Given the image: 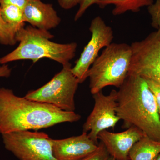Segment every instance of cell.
Returning a JSON list of instances; mask_svg holds the SVG:
<instances>
[{
	"label": "cell",
	"mask_w": 160,
	"mask_h": 160,
	"mask_svg": "<svg viewBox=\"0 0 160 160\" xmlns=\"http://www.w3.org/2000/svg\"><path fill=\"white\" fill-rule=\"evenodd\" d=\"M75 111H66L53 105L20 97L12 90L0 89V133L37 130L81 119Z\"/></svg>",
	"instance_id": "1"
},
{
	"label": "cell",
	"mask_w": 160,
	"mask_h": 160,
	"mask_svg": "<svg viewBox=\"0 0 160 160\" xmlns=\"http://www.w3.org/2000/svg\"><path fill=\"white\" fill-rule=\"evenodd\" d=\"M117 94V114L126 127H136L160 142V117L156 99L146 80L128 75Z\"/></svg>",
	"instance_id": "2"
},
{
	"label": "cell",
	"mask_w": 160,
	"mask_h": 160,
	"mask_svg": "<svg viewBox=\"0 0 160 160\" xmlns=\"http://www.w3.org/2000/svg\"><path fill=\"white\" fill-rule=\"evenodd\" d=\"M54 37L47 30L32 26L23 27L18 30L16 38L19 42L16 49L0 58V64L30 60L33 63L47 58L64 65L74 57L78 45L76 43L59 44L52 42Z\"/></svg>",
	"instance_id": "3"
},
{
	"label": "cell",
	"mask_w": 160,
	"mask_h": 160,
	"mask_svg": "<svg viewBox=\"0 0 160 160\" xmlns=\"http://www.w3.org/2000/svg\"><path fill=\"white\" fill-rule=\"evenodd\" d=\"M131 57V46L126 43H112L104 48L88 71L92 94L108 86L119 88L128 76Z\"/></svg>",
	"instance_id": "4"
},
{
	"label": "cell",
	"mask_w": 160,
	"mask_h": 160,
	"mask_svg": "<svg viewBox=\"0 0 160 160\" xmlns=\"http://www.w3.org/2000/svg\"><path fill=\"white\" fill-rule=\"evenodd\" d=\"M72 68L70 62L63 65L62 70L48 83L36 90L29 92L24 97L53 105L64 111H75V94L79 83Z\"/></svg>",
	"instance_id": "5"
},
{
	"label": "cell",
	"mask_w": 160,
	"mask_h": 160,
	"mask_svg": "<svg viewBox=\"0 0 160 160\" xmlns=\"http://www.w3.org/2000/svg\"><path fill=\"white\" fill-rule=\"evenodd\" d=\"M6 149L20 160H58L52 139L42 132L22 131L2 135Z\"/></svg>",
	"instance_id": "6"
},
{
	"label": "cell",
	"mask_w": 160,
	"mask_h": 160,
	"mask_svg": "<svg viewBox=\"0 0 160 160\" xmlns=\"http://www.w3.org/2000/svg\"><path fill=\"white\" fill-rule=\"evenodd\" d=\"M128 75L139 76L160 85V28L133 42Z\"/></svg>",
	"instance_id": "7"
},
{
	"label": "cell",
	"mask_w": 160,
	"mask_h": 160,
	"mask_svg": "<svg viewBox=\"0 0 160 160\" xmlns=\"http://www.w3.org/2000/svg\"><path fill=\"white\" fill-rule=\"evenodd\" d=\"M89 29L91 39L72 68V73L79 83H83L88 78L89 68L98 57L100 50L110 45L114 38L111 27L107 26L101 17L92 19Z\"/></svg>",
	"instance_id": "8"
},
{
	"label": "cell",
	"mask_w": 160,
	"mask_h": 160,
	"mask_svg": "<svg viewBox=\"0 0 160 160\" xmlns=\"http://www.w3.org/2000/svg\"><path fill=\"white\" fill-rule=\"evenodd\" d=\"M118 91L112 89L109 94L102 91L93 94L94 106L83 126V132H88L89 138L98 143V135L103 130L114 128L120 118L117 114Z\"/></svg>",
	"instance_id": "9"
},
{
	"label": "cell",
	"mask_w": 160,
	"mask_h": 160,
	"mask_svg": "<svg viewBox=\"0 0 160 160\" xmlns=\"http://www.w3.org/2000/svg\"><path fill=\"white\" fill-rule=\"evenodd\" d=\"M145 134L139 129L131 126L120 132L103 130L98 135V139L115 160H130L129 153L132 147Z\"/></svg>",
	"instance_id": "10"
},
{
	"label": "cell",
	"mask_w": 160,
	"mask_h": 160,
	"mask_svg": "<svg viewBox=\"0 0 160 160\" xmlns=\"http://www.w3.org/2000/svg\"><path fill=\"white\" fill-rule=\"evenodd\" d=\"M98 144L89 138L88 133L63 139H52L53 155L58 160H80L94 152Z\"/></svg>",
	"instance_id": "11"
},
{
	"label": "cell",
	"mask_w": 160,
	"mask_h": 160,
	"mask_svg": "<svg viewBox=\"0 0 160 160\" xmlns=\"http://www.w3.org/2000/svg\"><path fill=\"white\" fill-rule=\"evenodd\" d=\"M24 22L32 26L48 30L57 27L61 19L52 5L46 4L41 0H29L23 9Z\"/></svg>",
	"instance_id": "12"
},
{
	"label": "cell",
	"mask_w": 160,
	"mask_h": 160,
	"mask_svg": "<svg viewBox=\"0 0 160 160\" xmlns=\"http://www.w3.org/2000/svg\"><path fill=\"white\" fill-rule=\"evenodd\" d=\"M160 153V142L145 134L135 143L129 153L130 160H155Z\"/></svg>",
	"instance_id": "13"
},
{
	"label": "cell",
	"mask_w": 160,
	"mask_h": 160,
	"mask_svg": "<svg viewBox=\"0 0 160 160\" xmlns=\"http://www.w3.org/2000/svg\"><path fill=\"white\" fill-rule=\"evenodd\" d=\"M153 3V0H100L97 5L102 9L109 5H113L112 14L118 16L128 11L138 12L142 7H148Z\"/></svg>",
	"instance_id": "14"
},
{
	"label": "cell",
	"mask_w": 160,
	"mask_h": 160,
	"mask_svg": "<svg viewBox=\"0 0 160 160\" xmlns=\"http://www.w3.org/2000/svg\"><path fill=\"white\" fill-rule=\"evenodd\" d=\"M2 17L6 23L18 30L25 25L23 9L12 5L1 6Z\"/></svg>",
	"instance_id": "15"
},
{
	"label": "cell",
	"mask_w": 160,
	"mask_h": 160,
	"mask_svg": "<svg viewBox=\"0 0 160 160\" xmlns=\"http://www.w3.org/2000/svg\"><path fill=\"white\" fill-rule=\"evenodd\" d=\"M18 30L7 24L3 20L0 6V43L6 46H12L17 41L16 35Z\"/></svg>",
	"instance_id": "16"
},
{
	"label": "cell",
	"mask_w": 160,
	"mask_h": 160,
	"mask_svg": "<svg viewBox=\"0 0 160 160\" xmlns=\"http://www.w3.org/2000/svg\"><path fill=\"white\" fill-rule=\"evenodd\" d=\"M109 156L104 144L100 142L98 149L94 152L80 160H107Z\"/></svg>",
	"instance_id": "17"
},
{
	"label": "cell",
	"mask_w": 160,
	"mask_h": 160,
	"mask_svg": "<svg viewBox=\"0 0 160 160\" xmlns=\"http://www.w3.org/2000/svg\"><path fill=\"white\" fill-rule=\"evenodd\" d=\"M148 12L152 18V26L157 29L160 28V0H157L148 7Z\"/></svg>",
	"instance_id": "18"
},
{
	"label": "cell",
	"mask_w": 160,
	"mask_h": 160,
	"mask_svg": "<svg viewBox=\"0 0 160 160\" xmlns=\"http://www.w3.org/2000/svg\"><path fill=\"white\" fill-rule=\"evenodd\" d=\"M99 1L100 0H82L79 5V8L75 16L74 21H77L79 19L89 7L94 4L97 5Z\"/></svg>",
	"instance_id": "19"
},
{
	"label": "cell",
	"mask_w": 160,
	"mask_h": 160,
	"mask_svg": "<svg viewBox=\"0 0 160 160\" xmlns=\"http://www.w3.org/2000/svg\"><path fill=\"white\" fill-rule=\"evenodd\" d=\"M148 83V85L152 91L154 93L158 108L159 113L160 117V85L158 83L151 81V80L145 79Z\"/></svg>",
	"instance_id": "20"
},
{
	"label": "cell",
	"mask_w": 160,
	"mask_h": 160,
	"mask_svg": "<svg viewBox=\"0 0 160 160\" xmlns=\"http://www.w3.org/2000/svg\"><path fill=\"white\" fill-rule=\"evenodd\" d=\"M29 0H0V6L12 5L24 9Z\"/></svg>",
	"instance_id": "21"
},
{
	"label": "cell",
	"mask_w": 160,
	"mask_h": 160,
	"mask_svg": "<svg viewBox=\"0 0 160 160\" xmlns=\"http://www.w3.org/2000/svg\"><path fill=\"white\" fill-rule=\"evenodd\" d=\"M60 6L65 9H69L81 3L82 0H58Z\"/></svg>",
	"instance_id": "22"
},
{
	"label": "cell",
	"mask_w": 160,
	"mask_h": 160,
	"mask_svg": "<svg viewBox=\"0 0 160 160\" xmlns=\"http://www.w3.org/2000/svg\"><path fill=\"white\" fill-rule=\"evenodd\" d=\"M11 69L8 65L5 64L0 67V78L9 77L11 74Z\"/></svg>",
	"instance_id": "23"
},
{
	"label": "cell",
	"mask_w": 160,
	"mask_h": 160,
	"mask_svg": "<svg viewBox=\"0 0 160 160\" xmlns=\"http://www.w3.org/2000/svg\"><path fill=\"white\" fill-rule=\"evenodd\" d=\"M155 160H160V153L158 155V156Z\"/></svg>",
	"instance_id": "24"
},
{
	"label": "cell",
	"mask_w": 160,
	"mask_h": 160,
	"mask_svg": "<svg viewBox=\"0 0 160 160\" xmlns=\"http://www.w3.org/2000/svg\"><path fill=\"white\" fill-rule=\"evenodd\" d=\"M107 160H115L113 158L109 156V158Z\"/></svg>",
	"instance_id": "25"
}]
</instances>
